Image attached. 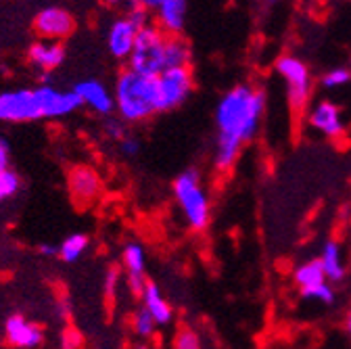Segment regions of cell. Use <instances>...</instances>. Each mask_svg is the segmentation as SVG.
<instances>
[{"instance_id": "6da1fadb", "label": "cell", "mask_w": 351, "mask_h": 349, "mask_svg": "<svg viewBox=\"0 0 351 349\" xmlns=\"http://www.w3.org/2000/svg\"><path fill=\"white\" fill-rule=\"evenodd\" d=\"M266 91L247 82L232 86L230 91L219 97L213 111V165L217 171H230L234 167L241 151L257 136L261 119L266 115Z\"/></svg>"}, {"instance_id": "7a4b0ae2", "label": "cell", "mask_w": 351, "mask_h": 349, "mask_svg": "<svg viewBox=\"0 0 351 349\" xmlns=\"http://www.w3.org/2000/svg\"><path fill=\"white\" fill-rule=\"evenodd\" d=\"M117 117L125 123H141L159 113L157 103V77H147L123 69L113 88Z\"/></svg>"}, {"instance_id": "3957f363", "label": "cell", "mask_w": 351, "mask_h": 349, "mask_svg": "<svg viewBox=\"0 0 351 349\" xmlns=\"http://www.w3.org/2000/svg\"><path fill=\"white\" fill-rule=\"evenodd\" d=\"M171 191L189 228L195 232H203L211 222V201L203 184L201 171L197 167L180 171L171 184Z\"/></svg>"}, {"instance_id": "277c9868", "label": "cell", "mask_w": 351, "mask_h": 349, "mask_svg": "<svg viewBox=\"0 0 351 349\" xmlns=\"http://www.w3.org/2000/svg\"><path fill=\"white\" fill-rule=\"evenodd\" d=\"M165 40L167 36L155 25L149 23L136 36V45L128 59V69L134 73L157 77L165 71Z\"/></svg>"}, {"instance_id": "5b68a950", "label": "cell", "mask_w": 351, "mask_h": 349, "mask_svg": "<svg viewBox=\"0 0 351 349\" xmlns=\"http://www.w3.org/2000/svg\"><path fill=\"white\" fill-rule=\"evenodd\" d=\"M274 69L287 82V99L291 109L295 113H303L314 88L310 67L295 55H280L274 63Z\"/></svg>"}, {"instance_id": "8992f818", "label": "cell", "mask_w": 351, "mask_h": 349, "mask_svg": "<svg viewBox=\"0 0 351 349\" xmlns=\"http://www.w3.org/2000/svg\"><path fill=\"white\" fill-rule=\"evenodd\" d=\"M195 91V75L191 67L165 69L157 75V103L159 113L182 107Z\"/></svg>"}, {"instance_id": "52a82bcc", "label": "cell", "mask_w": 351, "mask_h": 349, "mask_svg": "<svg viewBox=\"0 0 351 349\" xmlns=\"http://www.w3.org/2000/svg\"><path fill=\"white\" fill-rule=\"evenodd\" d=\"M36 119H42L36 88H17L0 93V121L23 123Z\"/></svg>"}, {"instance_id": "ba28073f", "label": "cell", "mask_w": 351, "mask_h": 349, "mask_svg": "<svg viewBox=\"0 0 351 349\" xmlns=\"http://www.w3.org/2000/svg\"><path fill=\"white\" fill-rule=\"evenodd\" d=\"M67 189L77 207H90L103 195V178L93 165H73L67 173Z\"/></svg>"}, {"instance_id": "9c48e42d", "label": "cell", "mask_w": 351, "mask_h": 349, "mask_svg": "<svg viewBox=\"0 0 351 349\" xmlns=\"http://www.w3.org/2000/svg\"><path fill=\"white\" fill-rule=\"evenodd\" d=\"M73 29H75V19L63 7H55V5L44 7L34 17V32L38 34L40 40L63 42L73 34Z\"/></svg>"}, {"instance_id": "30bf717a", "label": "cell", "mask_w": 351, "mask_h": 349, "mask_svg": "<svg viewBox=\"0 0 351 349\" xmlns=\"http://www.w3.org/2000/svg\"><path fill=\"white\" fill-rule=\"evenodd\" d=\"M149 11L155 15V25L165 36H182L186 27L189 3L186 0H145Z\"/></svg>"}, {"instance_id": "8fae6325", "label": "cell", "mask_w": 351, "mask_h": 349, "mask_svg": "<svg viewBox=\"0 0 351 349\" xmlns=\"http://www.w3.org/2000/svg\"><path fill=\"white\" fill-rule=\"evenodd\" d=\"M121 268L125 272V282L130 293L134 297H143L149 278H147V253L138 241L125 243L121 251Z\"/></svg>"}, {"instance_id": "7c38bea8", "label": "cell", "mask_w": 351, "mask_h": 349, "mask_svg": "<svg viewBox=\"0 0 351 349\" xmlns=\"http://www.w3.org/2000/svg\"><path fill=\"white\" fill-rule=\"evenodd\" d=\"M40 109H42V119H59L75 113L82 103L73 91H57L51 84L36 86Z\"/></svg>"}, {"instance_id": "4fadbf2b", "label": "cell", "mask_w": 351, "mask_h": 349, "mask_svg": "<svg viewBox=\"0 0 351 349\" xmlns=\"http://www.w3.org/2000/svg\"><path fill=\"white\" fill-rule=\"evenodd\" d=\"M307 121L310 125L320 132L322 136L330 139V141H339L347 134V123L343 117V111L339 105L330 103V101H320L307 115Z\"/></svg>"}, {"instance_id": "5bb4252c", "label": "cell", "mask_w": 351, "mask_h": 349, "mask_svg": "<svg viewBox=\"0 0 351 349\" xmlns=\"http://www.w3.org/2000/svg\"><path fill=\"white\" fill-rule=\"evenodd\" d=\"M73 93L77 95L82 107H88L90 111H95L101 117H109L115 111V99L113 93L107 88V86L95 77L90 80H82L75 84Z\"/></svg>"}, {"instance_id": "9a60e30c", "label": "cell", "mask_w": 351, "mask_h": 349, "mask_svg": "<svg viewBox=\"0 0 351 349\" xmlns=\"http://www.w3.org/2000/svg\"><path fill=\"white\" fill-rule=\"evenodd\" d=\"M138 27L132 23L125 15L115 17L107 29V47L109 53L117 59V61H128L132 51H134L136 45V36H138Z\"/></svg>"}, {"instance_id": "2e32d148", "label": "cell", "mask_w": 351, "mask_h": 349, "mask_svg": "<svg viewBox=\"0 0 351 349\" xmlns=\"http://www.w3.org/2000/svg\"><path fill=\"white\" fill-rule=\"evenodd\" d=\"M5 339L17 349H38L44 343V330L40 324L27 320L21 314H13L5 322Z\"/></svg>"}, {"instance_id": "e0dca14e", "label": "cell", "mask_w": 351, "mask_h": 349, "mask_svg": "<svg viewBox=\"0 0 351 349\" xmlns=\"http://www.w3.org/2000/svg\"><path fill=\"white\" fill-rule=\"evenodd\" d=\"M65 61V47L63 42H49L38 40L27 49V63L38 69L42 75H51L55 69H59Z\"/></svg>"}, {"instance_id": "ac0fdd59", "label": "cell", "mask_w": 351, "mask_h": 349, "mask_svg": "<svg viewBox=\"0 0 351 349\" xmlns=\"http://www.w3.org/2000/svg\"><path fill=\"white\" fill-rule=\"evenodd\" d=\"M143 308L153 316V320L157 322V326H167L171 320H173V308H171V303L163 297L161 289L149 280L145 293H143Z\"/></svg>"}, {"instance_id": "d6986e66", "label": "cell", "mask_w": 351, "mask_h": 349, "mask_svg": "<svg viewBox=\"0 0 351 349\" xmlns=\"http://www.w3.org/2000/svg\"><path fill=\"white\" fill-rule=\"evenodd\" d=\"M320 264L322 270L326 274V280L332 282H341L345 278V261H343V253H341V245L337 241H326L320 253Z\"/></svg>"}, {"instance_id": "ffe728a7", "label": "cell", "mask_w": 351, "mask_h": 349, "mask_svg": "<svg viewBox=\"0 0 351 349\" xmlns=\"http://www.w3.org/2000/svg\"><path fill=\"white\" fill-rule=\"evenodd\" d=\"M193 51L182 36H167L165 40V69L191 67Z\"/></svg>"}, {"instance_id": "44dd1931", "label": "cell", "mask_w": 351, "mask_h": 349, "mask_svg": "<svg viewBox=\"0 0 351 349\" xmlns=\"http://www.w3.org/2000/svg\"><path fill=\"white\" fill-rule=\"evenodd\" d=\"M293 282L299 287V291L318 287V285H322V282H328V280H326V274H324V270H322L320 259L314 257V259H307V261H303V264H299V266L293 270Z\"/></svg>"}, {"instance_id": "7402d4cb", "label": "cell", "mask_w": 351, "mask_h": 349, "mask_svg": "<svg viewBox=\"0 0 351 349\" xmlns=\"http://www.w3.org/2000/svg\"><path fill=\"white\" fill-rule=\"evenodd\" d=\"M88 245H90V239H88L86 234H82V232L69 234L59 245V257L65 261V264H73V261H77L86 253Z\"/></svg>"}, {"instance_id": "603a6c76", "label": "cell", "mask_w": 351, "mask_h": 349, "mask_svg": "<svg viewBox=\"0 0 351 349\" xmlns=\"http://www.w3.org/2000/svg\"><path fill=\"white\" fill-rule=\"evenodd\" d=\"M132 330H134V335L141 339H151L157 330V322L145 308H141L134 316H132Z\"/></svg>"}, {"instance_id": "cb8c5ba5", "label": "cell", "mask_w": 351, "mask_h": 349, "mask_svg": "<svg viewBox=\"0 0 351 349\" xmlns=\"http://www.w3.org/2000/svg\"><path fill=\"white\" fill-rule=\"evenodd\" d=\"M19 189H21V178L17 176V171L13 169L0 171V203L13 199L19 193Z\"/></svg>"}, {"instance_id": "d4e9b609", "label": "cell", "mask_w": 351, "mask_h": 349, "mask_svg": "<svg viewBox=\"0 0 351 349\" xmlns=\"http://www.w3.org/2000/svg\"><path fill=\"white\" fill-rule=\"evenodd\" d=\"M349 82H351V71L347 67H335L320 77V86L326 91L341 88V86H347Z\"/></svg>"}, {"instance_id": "484cf974", "label": "cell", "mask_w": 351, "mask_h": 349, "mask_svg": "<svg viewBox=\"0 0 351 349\" xmlns=\"http://www.w3.org/2000/svg\"><path fill=\"white\" fill-rule=\"evenodd\" d=\"M299 293H301L303 299H310V301H318V303H324V305L335 303V289L330 287V282H322V285L312 287V289H303Z\"/></svg>"}, {"instance_id": "4316f807", "label": "cell", "mask_w": 351, "mask_h": 349, "mask_svg": "<svg viewBox=\"0 0 351 349\" xmlns=\"http://www.w3.org/2000/svg\"><path fill=\"white\" fill-rule=\"evenodd\" d=\"M173 349H203L199 333L195 328H180L173 337Z\"/></svg>"}, {"instance_id": "83f0119b", "label": "cell", "mask_w": 351, "mask_h": 349, "mask_svg": "<svg viewBox=\"0 0 351 349\" xmlns=\"http://www.w3.org/2000/svg\"><path fill=\"white\" fill-rule=\"evenodd\" d=\"M125 17H128L132 23H134L138 29H143V27H147V25L151 23V11L147 9L145 0H143V3H130V5H128Z\"/></svg>"}, {"instance_id": "f1b7e54d", "label": "cell", "mask_w": 351, "mask_h": 349, "mask_svg": "<svg viewBox=\"0 0 351 349\" xmlns=\"http://www.w3.org/2000/svg\"><path fill=\"white\" fill-rule=\"evenodd\" d=\"M103 130H105V134L115 141L117 145L128 136L125 132V121H121L117 115H109V117H103Z\"/></svg>"}, {"instance_id": "f546056e", "label": "cell", "mask_w": 351, "mask_h": 349, "mask_svg": "<svg viewBox=\"0 0 351 349\" xmlns=\"http://www.w3.org/2000/svg\"><path fill=\"white\" fill-rule=\"evenodd\" d=\"M119 278H121V270L117 266H111L107 272H105V282H103V293L105 297L111 301L115 299L117 295V289H119Z\"/></svg>"}, {"instance_id": "4dcf8cb0", "label": "cell", "mask_w": 351, "mask_h": 349, "mask_svg": "<svg viewBox=\"0 0 351 349\" xmlns=\"http://www.w3.org/2000/svg\"><path fill=\"white\" fill-rule=\"evenodd\" d=\"M84 343V337L80 330L67 326L63 333H61V349H80Z\"/></svg>"}, {"instance_id": "1f68e13d", "label": "cell", "mask_w": 351, "mask_h": 349, "mask_svg": "<svg viewBox=\"0 0 351 349\" xmlns=\"http://www.w3.org/2000/svg\"><path fill=\"white\" fill-rule=\"evenodd\" d=\"M138 151H141V141L136 139V136H125L121 143H119V153L123 155V157H136L138 155Z\"/></svg>"}, {"instance_id": "d6a6232c", "label": "cell", "mask_w": 351, "mask_h": 349, "mask_svg": "<svg viewBox=\"0 0 351 349\" xmlns=\"http://www.w3.org/2000/svg\"><path fill=\"white\" fill-rule=\"evenodd\" d=\"M5 169H11V147L0 136V171H5Z\"/></svg>"}, {"instance_id": "836d02e7", "label": "cell", "mask_w": 351, "mask_h": 349, "mask_svg": "<svg viewBox=\"0 0 351 349\" xmlns=\"http://www.w3.org/2000/svg\"><path fill=\"white\" fill-rule=\"evenodd\" d=\"M38 253L44 255V257H53V255H59V247L57 245H51V243H42L38 247Z\"/></svg>"}, {"instance_id": "e575fe53", "label": "cell", "mask_w": 351, "mask_h": 349, "mask_svg": "<svg viewBox=\"0 0 351 349\" xmlns=\"http://www.w3.org/2000/svg\"><path fill=\"white\" fill-rule=\"evenodd\" d=\"M59 312H61V316H63V318H67V316H69V312H71V308H69V301H67L65 297L59 301Z\"/></svg>"}, {"instance_id": "d590c367", "label": "cell", "mask_w": 351, "mask_h": 349, "mask_svg": "<svg viewBox=\"0 0 351 349\" xmlns=\"http://www.w3.org/2000/svg\"><path fill=\"white\" fill-rule=\"evenodd\" d=\"M345 328H347V333L351 335V308H349V312H347V318H345Z\"/></svg>"}, {"instance_id": "8d00e7d4", "label": "cell", "mask_w": 351, "mask_h": 349, "mask_svg": "<svg viewBox=\"0 0 351 349\" xmlns=\"http://www.w3.org/2000/svg\"><path fill=\"white\" fill-rule=\"evenodd\" d=\"M134 349H153V345H149V343H141V345H136Z\"/></svg>"}]
</instances>
